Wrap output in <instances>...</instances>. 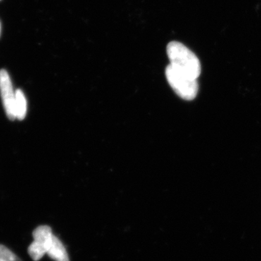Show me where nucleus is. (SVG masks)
I'll list each match as a JSON object with an SVG mask.
<instances>
[{
  "label": "nucleus",
  "mask_w": 261,
  "mask_h": 261,
  "mask_svg": "<svg viewBox=\"0 0 261 261\" xmlns=\"http://www.w3.org/2000/svg\"><path fill=\"white\" fill-rule=\"evenodd\" d=\"M170 65L192 78L197 80L201 73V65L198 58L181 43L171 42L167 47Z\"/></svg>",
  "instance_id": "obj_1"
},
{
  "label": "nucleus",
  "mask_w": 261,
  "mask_h": 261,
  "mask_svg": "<svg viewBox=\"0 0 261 261\" xmlns=\"http://www.w3.org/2000/svg\"><path fill=\"white\" fill-rule=\"evenodd\" d=\"M0 95L7 116L11 121L15 118V92L6 70H0Z\"/></svg>",
  "instance_id": "obj_4"
},
{
  "label": "nucleus",
  "mask_w": 261,
  "mask_h": 261,
  "mask_svg": "<svg viewBox=\"0 0 261 261\" xmlns=\"http://www.w3.org/2000/svg\"><path fill=\"white\" fill-rule=\"evenodd\" d=\"M166 76L171 88L182 99L192 100L197 97L198 92L197 80L181 73L170 64L166 68Z\"/></svg>",
  "instance_id": "obj_2"
},
{
  "label": "nucleus",
  "mask_w": 261,
  "mask_h": 261,
  "mask_svg": "<svg viewBox=\"0 0 261 261\" xmlns=\"http://www.w3.org/2000/svg\"><path fill=\"white\" fill-rule=\"evenodd\" d=\"M15 118L19 121H22L27 116V99L25 94L20 89H17L15 91Z\"/></svg>",
  "instance_id": "obj_6"
},
{
  "label": "nucleus",
  "mask_w": 261,
  "mask_h": 261,
  "mask_svg": "<svg viewBox=\"0 0 261 261\" xmlns=\"http://www.w3.org/2000/svg\"><path fill=\"white\" fill-rule=\"evenodd\" d=\"M53 233L49 226L43 225L38 226L34 232V241L29 247V255L34 261H39L47 254L48 245L50 241Z\"/></svg>",
  "instance_id": "obj_3"
},
{
  "label": "nucleus",
  "mask_w": 261,
  "mask_h": 261,
  "mask_svg": "<svg viewBox=\"0 0 261 261\" xmlns=\"http://www.w3.org/2000/svg\"><path fill=\"white\" fill-rule=\"evenodd\" d=\"M0 261H22L14 252L5 245H0Z\"/></svg>",
  "instance_id": "obj_7"
},
{
  "label": "nucleus",
  "mask_w": 261,
  "mask_h": 261,
  "mask_svg": "<svg viewBox=\"0 0 261 261\" xmlns=\"http://www.w3.org/2000/svg\"><path fill=\"white\" fill-rule=\"evenodd\" d=\"M47 254L56 261H69L68 252L65 250L64 245L54 234L51 236L48 245Z\"/></svg>",
  "instance_id": "obj_5"
}]
</instances>
